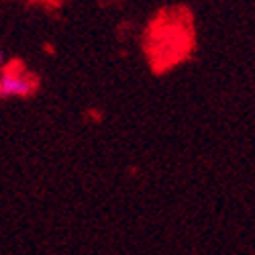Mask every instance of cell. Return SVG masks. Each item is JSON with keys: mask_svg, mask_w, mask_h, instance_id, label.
Returning <instances> with one entry per match:
<instances>
[{"mask_svg": "<svg viewBox=\"0 0 255 255\" xmlns=\"http://www.w3.org/2000/svg\"><path fill=\"white\" fill-rule=\"evenodd\" d=\"M37 88V78L23 66V61L12 59L2 70V96H29Z\"/></svg>", "mask_w": 255, "mask_h": 255, "instance_id": "6da1fadb", "label": "cell"}]
</instances>
